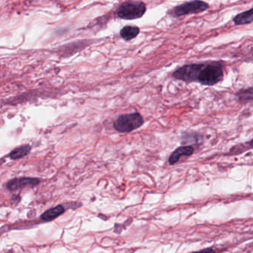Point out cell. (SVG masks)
<instances>
[{
	"label": "cell",
	"instance_id": "6da1fadb",
	"mask_svg": "<svg viewBox=\"0 0 253 253\" xmlns=\"http://www.w3.org/2000/svg\"><path fill=\"white\" fill-rule=\"evenodd\" d=\"M223 66L220 63H201L196 83L201 85H214L223 79Z\"/></svg>",
	"mask_w": 253,
	"mask_h": 253
},
{
	"label": "cell",
	"instance_id": "7a4b0ae2",
	"mask_svg": "<svg viewBox=\"0 0 253 253\" xmlns=\"http://www.w3.org/2000/svg\"><path fill=\"white\" fill-rule=\"evenodd\" d=\"M146 11V5L142 1H127L118 7L116 14L122 20H134L141 18Z\"/></svg>",
	"mask_w": 253,
	"mask_h": 253
},
{
	"label": "cell",
	"instance_id": "3957f363",
	"mask_svg": "<svg viewBox=\"0 0 253 253\" xmlns=\"http://www.w3.org/2000/svg\"><path fill=\"white\" fill-rule=\"evenodd\" d=\"M144 124L143 117L138 112L120 115L114 122V128L120 133H128L140 128Z\"/></svg>",
	"mask_w": 253,
	"mask_h": 253
},
{
	"label": "cell",
	"instance_id": "277c9868",
	"mask_svg": "<svg viewBox=\"0 0 253 253\" xmlns=\"http://www.w3.org/2000/svg\"><path fill=\"white\" fill-rule=\"evenodd\" d=\"M210 8V5L203 1H191L177 5L168 11V14L173 17H180L189 14L204 12Z\"/></svg>",
	"mask_w": 253,
	"mask_h": 253
},
{
	"label": "cell",
	"instance_id": "5b68a950",
	"mask_svg": "<svg viewBox=\"0 0 253 253\" xmlns=\"http://www.w3.org/2000/svg\"><path fill=\"white\" fill-rule=\"evenodd\" d=\"M201 67V63L185 65L174 71L172 77L174 79L183 81L185 83L196 82L198 71Z\"/></svg>",
	"mask_w": 253,
	"mask_h": 253
},
{
	"label": "cell",
	"instance_id": "8992f818",
	"mask_svg": "<svg viewBox=\"0 0 253 253\" xmlns=\"http://www.w3.org/2000/svg\"><path fill=\"white\" fill-rule=\"evenodd\" d=\"M41 183V179L38 177H16L8 180L5 183V188L9 191H17L25 188H34L38 186Z\"/></svg>",
	"mask_w": 253,
	"mask_h": 253
},
{
	"label": "cell",
	"instance_id": "52a82bcc",
	"mask_svg": "<svg viewBox=\"0 0 253 253\" xmlns=\"http://www.w3.org/2000/svg\"><path fill=\"white\" fill-rule=\"evenodd\" d=\"M195 152V149L192 146H182L176 149L170 155L169 163L170 165H174L180 161L183 156H191Z\"/></svg>",
	"mask_w": 253,
	"mask_h": 253
},
{
	"label": "cell",
	"instance_id": "ba28073f",
	"mask_svg": "<svg viewBox=\"0 0 253 253\" xmlns=\"http://www.w3.org/2000/svg\"><path fill=\"white\" fill-rule=\"evenodd\" d=\"M66 209L63 204H59L55 207L49 209L41 214V218L43 221L49 222L55 220L62 214H64Z\"/></svg>",
	"mask_w": 253,
	"mask_h": 253
},
{
	"label": "cell",
	"instance_id": "9c48e42d",
	"mask_svg": "<svg viewBox=\"0 0 253 253\" xmlns=\"http://www.w3.org/2000/svg\"><path fill=\"white\" fill-rule=\"evenodd\" d=\"M233 22L236 26H243L253 23V8L237 14L233 18Z\"/></svg>",
	"mask_w": 253,
	"mask_h": 253
},
{
	"label": "cell",
	"instance_id": "30bf717a",
	"mask_svg": "<svg viewBox=\"0 0 253 253\" xmlns=\"http://www.w3.org/2000/svg\"><path fill=\"white\" fill-rule=\"evenodd\" d=\"M140 28L137 26H126L120 32V35L125 41H130L138 36Z\"/></svg>",
	"mask_w": 253,
	"mask_h": 253
},
{
	"label": "cell",
	"instance_id": "8fae6325",
	"mask_svg": "<svg viewBox=\"0 0 253 253\" xmlns=\"http://www.w3.org/2000/svg\"><path fill=\"white\" fill-rule=\"evenodd\" d=\"M32 151V146L29 144L23 145V146H19V147L16 148L14 150L11 151L8 155V158L10 159L19 160L21 158H24V157L27 156Z\"/></svg>",
	"mask_w": 253,
	"mask_h": 253
},
{
	"label": "cell",
	"instance_id": "7c38bea8",
	"mask_svg": "<svg viewBox=\"0 0 253 253\" xmlns=\"http://www.w3.org/2000/svg\"><path fill=\"white\" fill-rule=\"evenodd\" d=\"M238 101L241 103H247L253 101V87L238 91L235 94Z\"/></svg>",
	"mask_w": 253,
	"mask_h": 253
},
{
	"label": "cell",
	"instance_id": "4fadbf2b",
	"mask_svg": "<svg viewBox=\"0 0 253 253\" xmlns=\"http://www.w3.org/2000/svg\"><path fill=\"white\" fill-rule=\"evenodd\" d=\"M183 143H186L187 141L198 143V142L202 141L203 137L197 133H185L183 136Z\"/></svg>",
	"mask_w": 253,
	"mask_h": 253
},
{
	"label": "cell",
	"instance_id": "5bb4252c",
	"mask_svg": "<svg viewBox=\"0 0 253 253\" xmlns=\"http://www.w3.org/2000/svg\"><path fill=\"white\" fill-rule=\"evenodd\" d=\"M190 253H216V252L212 248L204 249V250H199V251L193 252Z\"/></svg>",
	"mask_w": 253,
	"mask_h": 253
},
{
	"label": "cell",
	"instance_id": "9a60e30c",
	"mask_svg": "<svg viewBox=\"0 0 253 253\" xmlns=\"http://www.w3.org/2000/svg\"><path fill=\"white\" fill-rule=\"evenodd\" d=\"M247 145L250 146V147L253 148V139L250 140V141L247 142Z\"/></svg>",
	"mask_w": 253,
	"mask_h": 253
}]
</instances>
